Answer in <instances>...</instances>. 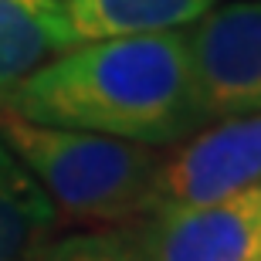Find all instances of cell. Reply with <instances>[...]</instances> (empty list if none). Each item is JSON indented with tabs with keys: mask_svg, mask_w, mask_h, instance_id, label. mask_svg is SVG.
I'll return each instance as SVG.
<instances>
[{
	"mask_svg": "<svg viewBox=\"0 0 261 261\" xmlns=\"http://www.w3.org/2000/svg\"><path fill=\"white\" fill-rule=\"evenodd\" d=\"M71 44L68 0H0V95Z\"/></svg>",
	"mask_w": 261,
	"mask_h": 261,
	"instance_id": "cell-6",
	"label": "cell"
},
{
	"mask_svg": "<svg viewBox=\"0 0 261 261\" xmlns=\"http://www.w3.org/2000/svg\"><path fill=\"white\" fill-rule=\"evenodd\" d=\"M136 238L149 261H261V184L200 207L146 214Z\"/></svg>",
	"mask_w": 261,
	"mask_h": 261,
	"instance_id": "cell-5",
	"label": "cell"
},
{
	"mask_svg": "<svg viewBox=\"0 0 261 261\" xmlns=\"http://www.w3.org/2000/svg\"><path fill=\"white\" fill-rule=\"evenodd\" d=\"M0 136L65 221L109 227L153 211L163 149L14 116H0Z\"/></svg>",
	"mask_w": 261,
	"mask_h": 261,
	"instance_id": "cell-2",
	"label": "cell"
},
{
	"mask_svg": "<svg viewBox=\"0 0 261 261\" xmlns=\"http://www.w3.org/2000/svg\"><path fill=\"white\" fill-rule=\"evenodd\" d=\"M217 0H68L78 41L194 28Z\"/></svg>",
	"mask_w": 261,
	"mask_h": 261,
	"instance_id": "cell-8",
	"label": "cell"
},
{
	"mask_svg": "<svg viewBox=\"0 0 261 261\" xmlns=\"http://www.w3.org/2000/svg\"><path fill=\"white\" fill-rule=\"evenodd\" d=\"M41 261H149L136 231L126 227H88L48 244Z\"/></svg>",
	"mask_w": 261,
	"mask_h": 261,
	"instance_id": "cell-9",
	"label": "cell"
},
{
	"mask_svg": "<svg viewBox=\"0 0 261 261\" xmlns=\"http://www.w3.org/2000/svg\"><path fill=\"white\" fill-rule=\"evenodd\" d=\"M261 184V116L217 119L163 149L153 211L200 207Z\"/></svg>",
	"mask_w": 261,
	"mask_h": 261,
	"instance_id": "cell-3",
	"label": "cell"
},
{
	"mask_svg": "<svg viewBox=\"0 0 261 261\" xmlns=\"http://www.w3.org/2000/svg\"><path fill=\"white\" fill-rule=\"evenodd\" d=\"M203 122L261 116V0L217 4L190 28Z\"/></svg>",
	"mask_w": 261,
	"mask_h": 261,
	"instance_id": "cell-4",
	"label": "cell"
},
{
	"mask_svg": "<svg viewBox=\"0 0 261 261\" xmlns=\"http://www.w3.org/2000/svg\"><path fill=\"white\" fill-rule=\"evenodd\" d=\"M0 116L170 149L207 126L190 28L78 41L4 92Z\"/></svg>",
	"mask_w": 261,
	"mask_h": 261,
	"instance_id": "cell-1",
	"label": "cell"
},
{
	"mask_svg": "<svg viewBox=\"0 0 261 261\" xmlns=\"http://www.w3.org/2000/svg\"><path fill=\"white\" fill-rule=\"evenodd\" d=\"M58 221L51 197L0 136V261H41Z\"/></svg>",
	"mask_w": 261,
	"mask_h": 261,
	"instance_id": "cell-7",
	"label": "cell"
}]
</instances>
